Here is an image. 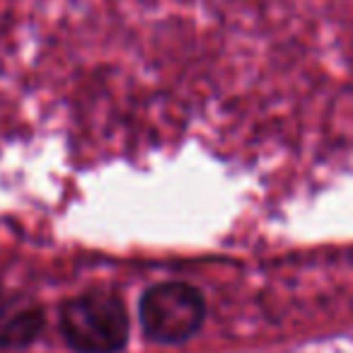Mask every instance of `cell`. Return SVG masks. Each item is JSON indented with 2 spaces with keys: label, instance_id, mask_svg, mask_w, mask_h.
I'll use <instances>...</instances> for the list:
<instances>
[{
  "label": "cell",
  "instance_id": "obj_1",
  "mask_svg": "<svg viewBox=\"0 0 353 353\" xmlns=\"http://www.w3.org/2000/svg\"><path fill=\"white\" fill-rule=\"evenodd\" d=\"M61 334L75 353H117L128 341V312L114 293L90 290L65 300Z\"/></svg>",
  "mask_w": 353,
  "mask_h": 353
},
{
  "label": "cell",
  "instance_id": "obj_2",
  "mask_svg": "<svg viewBox=\"0 0 353 353\" xmlns=\"http://www.w3.org/2000/svg\"><path fill=\"white\" fill-rule=\"evenodd\" d=\"M206 319L203 295L182 281L150 285L141 298V327L155 343H184Z\"/></svg>",
  "mask_w": 353,
  "mask_h": 353
},
{
  "label": "cell",
  "instance_id": "obj_3",
  "mask_svg": "<svg viewBox=\"0 0 353 353\" xmlns=\"http://www.w3.org/2000/svg\"><path fill=\"white\" fill-rule=\"evenodd\" d=\"M44 314L37 305L0 298V348H25L39 336Z\"/></svg>",
  "mask_w": 353,
  "mask_h": 353
}]
</instances>
